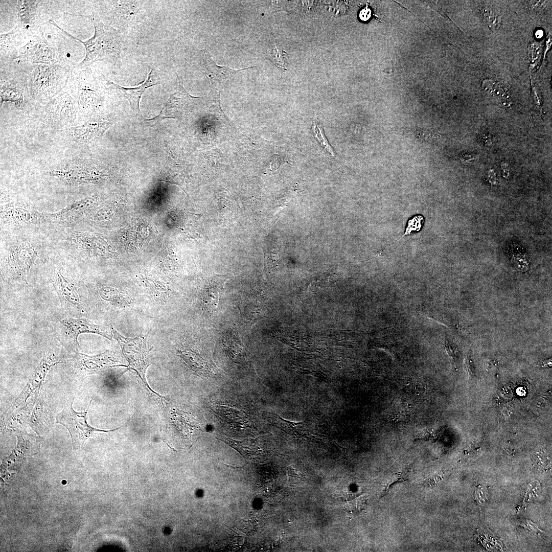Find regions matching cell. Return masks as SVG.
<instances>
[{
	"mask_svg": "<svg viewBox=\"0 0 552 552\" xmlns=\"http://www.w3.org/2000/svg\"><path fill=\"white\" fill-rule=\"evenodd\" d=\"M110 329L113 338L118 341L128 362V370L135 371L149 392L161 399L162 396L152 390L146 379V369L150 364L147 356L150 351V349L147 348V336L126 338L121 335L112 327Z\"/></svg>",
	"mask_w": 552,
	"mask_h": 552,
	"instance_id": "obj_4",
	"label": "cell"
},
{
	"mask_svg": "<svg viewBox=\"0 0 552 552\" xmlns=\"http://www.w3.org/2000/svg\"><path fill=\"white\" fill-rule=\"evenodd\" d=\"M18 22L17 27L28 35L42 30L41 26L49 23L58 11L54 10L58 6L57 2L44 1H12Z\"/></svg>",
	"mask_w": 552,
	"mask_h": 552,
	"instance_id": "obj_3",
	"label": "cell"
},
{
	"mask_svg": "<svg viewBox=\"0 0 552 552\" xmlns=\"http://www.w3.org/2000/svg\"><path fill=\"white\" fill-rule=\"evenodd\" d=\"M60 362L59 359L54 354L44 353L32 377L29 379L19 396L13 401L4 413V415L5 417H9L17 409L22 406L30 396L33 394H37L40 387L42 385L45 377L51 368Z\"/></svg>",
	"mask_w": 552,
	"mask_h": 552,
	"instance_id": "obj_10",
	"label": "cell"
},
{
	"mask_svg": "<svg viewBox=\"0 0 552 552\" xmlns=\"http://www.w3.org/2000/svg\"><path fill=\"white\" fill-rule=\"evenodd\" d=\"M75 360L77 366L87 372H96L119 366L109 351L96 355H87L77 351Z\"/></svg>",
	"mask_w": 552,
	"mask_h": 552,
	"instance_id": "obj_18",
	"label": "cell"
},
{
	"mask_svg": "<svg viewBox=\"0 0 552 552\" xmlns=\"http://www.w3.org/2000/svg\"><path fill=\"white\" fill-rule=\"evenodd\" d=\"M73 400L67 402L61 411L56 417V423L63 426L69 432L72 441L75 445H80L90 437L94 432H110L121 428L112 430H102L90 426L87 421V412L92 400L86 411H76L73 407Z\"/></svg>",
	"mask_w": 552,
	"mask_h": 552,
	"instance_id": "obj_7",
	"label": "cell"
},
{
	"mask_svg": "<svg viewBox=\"0 0 552 552\" xmlns=\"http://www.w3.org/2000/svg\"><path fill=\"white\" fill-rule=\"evenodd\" d=\"M482 87L493 97L502 101L508 100L509 96L505 90L497 82L492 80H485L482 82Z\"/></svg>",
	"mask_w": 552,
	"mask_h": 552,
	"instance_id": "obj_27",
	"label": "cell"
},
{
	"mask_svg": "<svg viewBox=\"0 0 552 552\" xmlns=\"http://www.w3.org/2000/svg\"><path fill=\"white\" fill-rule=\"evenodd\" d=\"M106 14L109 15L111 22L117 24L121 21L137 20L141 18L139 12L142 9L140 1H112L104 2Z\"/></svg>",
	"mask_w": 552,
	"mask_h": 552,
	"instance_id": "obj_15",
	"label": "cell"
},
{
	"mask_svg": "<svg viewBox=\"0 0 552 552\" xmlns=\"http://www.w3.org/2000/svg\"><path fill=\"white\" fill-rule=\"evenodd\" d=\"M97 80L89 67L79 69L76 65L72 70L67 86L77 100L79 110L89 109L101 99Z\"/></svg>",
	"mask_w": 552,
	"mask_h": 552,
	"instance_id": "obj_5",
	"label": "cell"
},
{
	"mask_svg": "<svg viewBox=\"0 0 552 552\" xmlns=\"http://www.w3.org/2000/svg\"><path fill=\"white\" fill-rule=\"evenodd\" d=\"M267 56L278 67L286 70V52L277 44H272L268 49Z\"/></svg>",
	"mask_w": 552,
	"mask_h": 552,
	"instance_id": "obj_26",
	"label": "cell"
},
{
	"mask_svg": "<svg viewBox=\"0 0 552 552\" xmlns=\"http://www.w3.org/2000/svg\"><path fill=\"white\" fill-rule=\"evenodd\" d=\"M64 57L45 38L42 30L28 35L27 43L19 50L16 60L32 63L54 64Z\"/></svg>",
	"mask_w": 552,
	"mask_h": 552,
	"instance_id": "obj_6",
	"label": "cell"
},
{
	"mask_svg": "<svg viewBox=\"0 0 552 552\" xmlns=\"http://www.w3.org/2000/svg\"><path fill=\"white\" fill-rule=\"evenodd\" d=\"M6 216L13 220L19 222H25L30 218V214L23 209H12L6 213Z\"/></svg>",
	"mask_w": 552,
	"mask_h": 552,
	"instance_id": "obj_29",
	"label": "cell"
},
{
	"mask_svg": "<svg viewBox=\"0 0 552 552\" xmlns=\"http://www.w3.org/2000/svg\"><path fill=\"white\" fill-rule=\"evenodd\" d=\"M474 157L472 155H464L461 158V160L463 164H469L474 159Z\"/></svg>",
	"mask_w": 552,
	"mask_h": 552,
	"instance_id": "obj_36",
	"label": "cell"
},
{
	"mask_svg": "<svg viewBox=\"0 0 552 552\" xmlns=\"http://www.w3.org/2000/svg\"><path fill=\"white\" fill-rule=\"evenodd\" d=\"M371 16V11L369 9L362 10L360 13V17L363 20H367Z\"/></svg>",
	"mask_w": 552,
	"mask_h": 552,
	"instance_id": "obj_35",
	"label": "cell"
},
{
	"mask_svg": "<svg viewBox=\"0 0 552 552\" xmlns=\"http://www.w3.org/2000/svg\"><path fill=\"white\" fill-rule=\"evenodd\" d=\"M366 499L365 497H359L351 501L348 504V508L351 513L357 514L361 512L365 508Z\"/></svg>",
	"mask_w": 552,
	"mask_h": 552,
	"instance_id": "obj_30",
	"label": "cell"
},
{
	"mask_svg": "<svg viewBox=\"0 0 552 552\" xmlns=\"http://www.w3.org/2000/svg\"><path fill=\"white\" fill-rule=\"evenodd\" d=\"M61 323L65 328L76 347H79L78 337L81 333L98 334L109 340L112 337L111 329L109 330L106 327L91 324L84 319L67 318L61 320Z\"/></svg>",
	"mask_w": 552,
	"mask_h": 552,
	"instance_id": "obj_16",
	"label": "cell"
},
{
	"mask_svg": "<svg viewBox=\"0 0 552 552\" xmlns=\"http://www.w3.org/2000/svg\"><path fill=\"white\" fill-rule=\"evenodd\" d=\"M37 256L35 250L32 247L19 246L10 255L9 262L10 267L18 276L27 283L30 269Z\"/></svg>",
	"mask_w": 552,
	"mask_h": 552,
	"instance_id": "obj_17",
	"label": "cell"
},
{
	"mask_svg": "<svg viewBox=\"0 0 552 552\" xmlns=\"http://www.w3.org/2000/svg\"><path fill=\"white\" fill-rule=\"evenodd\" d=\"M226 335L223 340L224 351L228 358L237 363L244 364L249 361L250 354L244 347L238 337L234 334Z\"/></svg>",
	"mask_w": 552,
	"mask_h": 552,
	"instance_id": "obj_21",
	"label": "cell"
},
{
	"mask_svg": "<svg viewBox=\"0 0 552 552\" xmlns=\"http://www.w3.org/2000/svg\"><path fill=\"white\" fill-rule=\"evenodd\" d=\"M110 125L107 120H89L78 126L68 128L73 139L78 142H87L101 136Z\"/></svg>",
	"mask_w": 552,
	"mask_h": 552,
	"instance_id": "obj_19",
	"label": "cell"
},
{
	"mask_svg": "<svg viewBox=\"0 0 552 552\" xmlns=\"http://www.w3.org/2000/svg\"><path fill=\"white\" fill-rule=\"evenodd\" d=\"M313 131L315 133V137L318 139L319 142L321 143V145L324 146L327 150L330 152L332 155H334V152L329 144L328 141L326 139L324 133H323L321 129L315 124L313 126Z\"/></svg>",
	"mask_w": 552,
	"mask_h": 552,
	"instance_id": "obj_31",
	"label": "cell"
},
{
	"mask_svg": "<svg viewBox=\"0 0 552 552\" xmlns=\"http://www.w3.org/2000/svg\"><path fill=\"white\" fill-rule=\"evenodd\" d=\"M1 105L10 102L19 109L29 106L32 99L26 78L19 68L1 73Z\"/></svg>",
	"mask_w": 552,
	"mask_h": 552,
	"instance_id": "obj_9",
	"label": "cell"
},
{
	"mask_svg": "<svg viewBox=\"0 0 552 552\" xmlns=\"http://www.w3.org/2000/svg\"><path fill=\"white\" fill-rule=\"evenodd\" d=\"M200 63L203 71L213 88H220L231 79L237 73L253 67L236 70L226 66L218 65L210 54L206 51L201 52Z\"/></svg>",
	"mask_w": 552,
	"mask_h": 552,
	"instance_id": "obj_14",
	"label": "cell"
},
{
	"mask_svg": "<svg viewBox=\"0 0 552 552\" xmlns=\"http://www.w3.org/2000/svg\"><path fill=\"white\" fill-rule=\"evenodd\" d=\"M501 167L504 174L509 173V166L506 163H502Z\"/></svg>",
	"mask_w": 552,
	"mask_h": 552,
	"instance_id": "obj_37",
	"label": "cell"
},
{
	"mask_svg": "<svg viewBox=\"0 0 552 552\" xmlns=\"http://www.w3.org/2000/svg\"><path fill=\"white\" fill-rule=\"evenodd\" d=\"M18 68L24 75L30 95L34 102L47 104L67 87L72 70L77 64L65 59L54 64L23 62Z\"/></svg>",
	"mask_w": 552,
	"mask_h": 552,
	"instance_id": "obj_1",
	"label": "cell"
},
{
	"mask_svg": "<svg viewBox=\"0 0 552 552\" xmlns=\"http://www.w3.org/2000/svg\"><path fill=\"white\" fill-rule=\"evenodd\" d=\"M288 472L290 478L289 480L291 484L293 485H298L303 481V475L301 472L290 467L288 469Z\"/></svg>",
	"mask_w": 552,
	"mask_h": 552,
	"instance_id": "obj_33",
	"label": "cell"
},
{
	"mask_svg": "<svg viewBox=\"0 0 552 552\" xmlns=\"http://www.w3.org/2000/svg\"><path fill=\"white\" fill-rule=\"evenodd\" d=\"M78 110L77 100L68 89L63 90L43 107L42 114L50 125L60 128L72 124Z\"/></svg>",
	"mask_w": 552,
	"mask_h": 552,
	"instance_id": "obj_8",
	"label": "cell"
},
{
	"mask_svg": "<svg viewBox=\"0 0 552 552\" xmlns=\"http://www.w3.org/2000/svg\"><path fill=\"white\" fill-rule=\"evenodd\" d=\"M100 295L104 300L115 305H120L123 302L118 291L113 289L104 287L100 290Z\"/></svg>",
	"mask_w": 552,
	"mask_h": 552,
	"instance_id": "obj_28",
	"label": "cell"
},
{
	"mask_svg": "<svg viewBox=\"0 0 552 552\" xmlns=\"http://www.w3.org/2000/svg\"><path fill=\"white\" fill-rule=\"evenodd\" d=\"M216 409L217 415L223 423L234 427L248 426L249 421L242 411L225 406H218Z\"/></svg>",
	"mask_w": 552,
	"mask_h": 552,
	"instance_id": "obj_22",
	"label": "cell"
},
{
	"mask_svg": "<svg viewBox=\"0 0 552 552\" xmlns=\"http://www.w3.org/2000/svg\"><path fill=\"white\" fill-rule=\"evenodd\" d=\"M178 81V90L171 95L159 114L147 121H160L165 118H178L188 112L197 104L200 99L191 96L185 90L182 81L176 74Z\"/></svg>",
	"mask_w": 552,
	"mask_h": 552,
	"instance_id": "obj_11",
	"label": "cell"
},
{
	"mask_svg": "<svg viewBox=\"0 0 552 552\" xmlns=\"http://www.w3.org/2000/svg\"><path fill=\"white\" fill-rule=\"evenodd\" d=\"M220 440L236 449L245 457H253L254 455L258 452V447L254 440L238 441L226 438H221Z\"/></svg>",
	"mask_w": 552,
	"mask_h": 552,
	"instance_id": "obj_24",
	"label": "cell"
},
{
	"mask_svg": "<svg viewBox=\"0 0 552 552\" xmlns=\"http://www.w3.org/2000/svg\"><path fill=\"white\" fill-rule=\"evenodd\" d=\"M104 78L106 81V85L117 92L120 96L129 101L133 112L137 117H142L139 105L143 94L147 88L160 84L159 80L153 69L149 72L147 78L143 82L142 84L133 88L124 87Z\"/></svg>",
	"mask_w": 552,
	"mask_h": 552,
	"instance_id": "obj_13",
	"label": "cell"
},
{
	"mask_svg": "<svg viewBox=\"0 0 552 552\" xmlns=\"http://www.w3.org/2000/svg\"><path fill=\"white\" fill-rule=\"evenodd\" d=\"M47 418V411L44 409L43 402L38 399L32 412L29 426L32 427L34 431H39L38 430L40 428L48 427L47 425L43 422H44L47 424L46 422Z\"/></svg>",
	"mask_w": 552,
	"mask_h": 552,
	"instance_id": "obj_25",
	"label": "cell"
},
{
	"mask_svg": "<svg viewBox=\"0 0 552 552\" xmlns=\"http://www.w3.org/2000/svg\"><path fill=\"white\" fill-rule=\"evenodd\" d=\"M93 22L95 33L93 36L82 41L70 34L55 22L50 24L56 26L71 38L79 40L85 48L86 55L84 59L77 64V67L84 69L97 61H102L111 63H117L121 59L125 45L119 32L113 27L104 24L97 15L87 16Z\"/></svg>",
	"mask_w": 552,
	"mask_h": 552,
	"instance_id": "obj_2",
	"label": "cell"
},
{
	"mask_svg": "<svg viewBox=\"0 0 552 552\" xmlns=\"http://www.w3.org/2000/svg\"><path fill=\"white\" fill-rule=\"evenodd\" d=\"M423 218L421 216H416L409 220L405 235L410 234L412 231H418L422 226Z\"/></svg>",
	"mask_w": 552,
	"mask_h": 552,
	"instance_id": "obj_32",
	"label": "cell"
},
{
	"mask_svg": "<svg viewBox=\"0 0 552 552\" xmlns=\"http://www.w3.org/2000/svg\"><path fill=\"white\" fill-rule=\"evenodd\" d=\"M442 474L441 472L434 474L425 478L422 482L424 487H431L437 484L442 479Z\"/></svg>",
	"mask_w": 552,
	"mask_h": 552,
	"instance_id": "obj_34",
	"label": "cell"
},
{
	"mask_svg": "<svg viewBox=\"0 0 552 552\" xmlns=\"http://www.w3.org/2000/svg\"><path fill=\"white\" fill-rule=\"evenodd\" d=\"M181 356L196 373L206 376H212L215 374V371L213 369V367L210 366L208 361L197 355L192 353L183 352L181 353Z\"/></svg>",
	"mask_w": 552,
	"mask_h": 552,
	"instance_id": "obj_23",
	"label": "cell"
},
{
	"mask_svg": "<svg viewBox=\"0 0 552 552\" xmlns=\"http://www.w3.org/2000/svg\"><path fill=\"white\" fill-rule=\"evenodd\" d=\"M53 285L61 306L68 304L83 311L80 298L75 288L63 277L59 270L55 272Z\"/></svg>",
	"mask_w": 552,
	"mask_h": 552,
	"instance_id": "obj_20",
	"label": "cell"
},
{
	"mask_svg": "<svg viewBox=\"0 0 552 552\" xmlns=\"http://www.w3.org/2000/svg\"><path fill=\"white\" fill-rule=\"evenodd\" d=\"M1 73L12 70V65L16 60L20 48L28 39V34L22 30L15 27L8 33L1 34Z\"/></svg>",
	"mask_w": 552,
	"mask_h": 552,
	"instance_id": "obj_12",
	"label": "cell"
}]
</instances>
